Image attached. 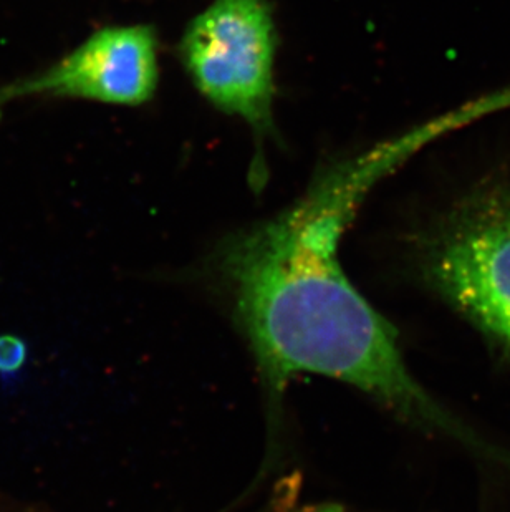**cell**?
<instances>
[{
	"label": "cell",
	"instance_id": "6da1fadb",
	"mask_svg": "<svg viewBox=\"0 0 510 512\" xmlns=\"http://www.w3.org/2000/svg\"><path fill=\"white\" fill-rule=\"evenodd\" d=\"M424 140L414 131L325 166L290 208L227 237L217 271L274 390L300 375L333 378L492 453L411 377L396 330L348 281L338 257L368 193Z\"/></svg>",
	"mask_w": 510,
	"mask_h": 512
},
{
	"label": "cell",
	"instance_id": "7a4b0ae2",
	"mask_svg": "<svg viewBox=\"0 0 510 512\" xmlns=\"http://www.w3.org/2000/svg\"><path fill=\"white\" fill-rule=\"evenodd\" d=\"M277 29L269 0H212L184 29L178 57L212 107L246 123L254 140L251 181L267 178L265 146L275 135Z\"/></svg>",
	"mask_w": 510,
	"mask_h": 512
},
{
	"label": "cell",
	"instance_id": "3957f363",
	"mask_svg": "<svg viewBox=\"0 0 510 512\" xmlns=\"http://www.w3.org/2000/svg\"><path fill=\"white\" fill-rule=\"evenodd\" d=\"M424 276L510 347V181L469 189L424 234Z\"/></svg>",
	"mask_w": 510,
	"mask_h": 512
},
{
	"label": "cell",
	"instance_id": "277c9868",
	"mask_svg": "<svg viewBox=\"0 0 510 512\" xmlns=\"http://www.w3.org/2000/svg\"><path fill=\"white\" fill-rule=\"evenodd\" d=\"M159 83V40L153 25L105 27L50 67L0 85V113L27 98H78L140 107Z\"/></svg>",
	"mask_w": 510,
	"mask_h": 512
},
{
	"label": "cell",
	"instance_id": "5b68a950",
	"mask_svg": "<svg viewBox=\"0 0 510 512\" xmlns=\"http://www.w3.org/2000/svg\"><path fill=\"white\" fill-rule=\"evenodd\" d=\"M299 512H347L338 506H317V508H307Z\"/></svg>",
	"mask_w": 510,
	"mask_h": 512
}]
</instances>
